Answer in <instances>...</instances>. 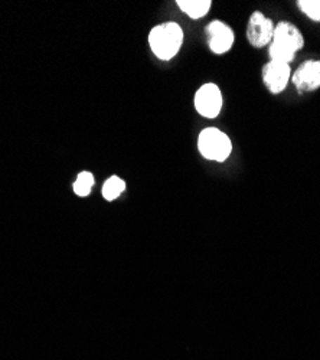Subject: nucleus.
<instances>
[{"instance_id":"f257e3e1","label":"nucleus","mask_w":320,"mask_h":360,"mask_svg":"<svg viewBox=\"0 0 320 360\" xmlns=\"http://www.w3.org/2000/svg\"><path fill=\"white\" fill-rule=\"evenodd\" d=\"M305 46V38L299 27L290 22H280L274 27L273 41L270 42V61L288 64L293 61L296 53Z\"/></svg>"},{"instance_id":"f03ea898","label":"nucleus","mask_w":320,"mask_h":360,"mask_svg":"<svg viewBox=\"0 0 320 360\" xmlns=\"http://www.w3.org/2000/svg\"><path fill=\"white\" fill-rule=\"evenodd\" d=\"M182 44L184 31L177 22L158 25L149 34V45L153 53L162 61H169L173 56H177Z\"/></svg>"},{"instance_id":"7ed1b4c3","label":"nucleus","mask_w":320,"mask_h":360,"mask_svg":"<svg viewBox=\"0 0 320 360\" xmlns=\"http://www.w3.org/2000/svg\"><path fill=\"white\" fill-rule=\"evenodd\" d=\"M198 148L200 155L208 160L225 162L232 152V143L225 133L210 127L200 131L198 139Z\"/></svg>"},{"instance_id":"20e7f679","label":"nucleus","mask_w":320,"mask_h":360,"mask_svg":"<svg viewBox=\"0 0 320 360\" xmlns=\"http://www.w3.org/2000/svg\"><path fill=\"white\" fill-rule=\"evenodd\" d=\"M276 25L270 18L264 13L254 12L251 13L247 25V39L251 46L254 48H264L270 45L274 35Z\"/></svg>"},{"instance_id":"39448f33","label":"nucleus","mask_w":320,"mask_h":360,"mask_svg":"<svg viewBox=\"0 0 320 360\" xmlns=\"http://www.w3.org/2000/svg\"><path fill=\"white\" fill-rule=\"evenodd\" d=\"M195 108L205 118H215L222 108V94L218 85L203 84L195 94Z\"/></svg>"},{"instance_id":"423d86ee","label":"nucleus","mask_w":320,"mask_h":360,"mask_svg":"<svg viewBox=\"0 0 320 360\" xmlns=\"http://www.w3.org/2000/svg\"><path fill=\"white\" fill-rule=\"evenodd\" d=\"M299 93H312L320 88V59L305 61L292 77Z\"/></svg>"},{"instance_id":"0eeeda50","label":"nucleus","mask_w":320,"mask_h":360,"mask_svg":"<svg viewBox=\"0 0 320 360\" xmlns=\"http://www.w3.org/2000/svg\"><path fill=\"white\" fill-rule=\"evenodd\" d=\"M290 78H292V68L288 64L270 61L263 68V82L274 96L284 91Z\"/></svg>"},{"instance_id":"6e6552de","label":"nucleus","mask_w":320,"mask_h":360,"mask_svg":"<svg viewBox=\"0 0 320 360\" xmlns=\"http://www.w3.org/2000/svg\"><path fill=\"white\" fill-rule=\"evenodd\" d=\"M208 44H210V48L214 53H225L228 52L232 45H234V31L232 29L221 22V20H214L208 25Z\"/></svg>"},{"instance_id":"1a4fd4ad","label":"nucleus","mask_w":320,"mask_h":360,"mask_svg":"<svg viewBox=\"0 0 320 360\" xmlns=\"http://www.w3.org/2000/svg\"><path fill=\"white\" fill-rule=\"evenodd\" d=\"M211 0H178V6L192 19H200L211 9Z\"/></svg>"},{"instance_id":"9d476101","label":"nucleus","mask_w":320,"mask_h":360,"mask_svg":"<svg viewBox=\"0 0 320 360\" xmlns=\"http://www.w3.org/2000/svg\"><path fill=\"white\" fill-rule=\"evenodd\" d=\"M126 191V182L119 176H111L103 186V196L107 200L117 199Z\"/></svg>"},{"instance_id":"9b49d317","label":"nucleus","mask_w":320,"mask_h":360,"mask_svg":"<svg viewBox=\"0 0 320 360\" xmlns=\"http://www.w3.org/2000/svg\"><path fill=\"white\" fill-rule=\"evenodd\" d=\"M93 186H94V176L90 172H82L78 174V177L75 180L74 192L78 196H89Z\"/></svg>"},{"instance_id":"f8f14e48","label":"nucleus","mask_w":320,"mask_h":360,"mask_svg":"<svg viewBox=\"0 0 320 360\" xmlns=\"http://www.w3.org/2000/svg\"><path fill=\"white\" fill-rule=\"evenodd\" d=\"M297 6L309 19L320 22V0H300Z\"/></svg>"}]
</instances>
